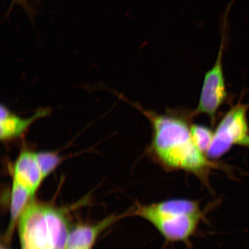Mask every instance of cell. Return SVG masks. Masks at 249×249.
Masks as SVG:
<instances>
[{
    "instance_id": "6da1fadb",
    "label": "cell",
    "mask_w": 249,
    "mask_h": 249,
    "mask_svg": "<svg viewBox=\"0 0 249 249\" xmlns=\"http://www.w3.org/2000/svg\"><path fill=\"white\" fill-rule=\"evenodd\" d=\"M132 105L151 124V141L146 149L148 157L165 171H185L210 188L212 171L225 168L210 160L195 144L191 133L192 111L170 110L160 114Z\"/></svg>"
},
{
    "instance_id": "7a4b0ae2",
    "label": "cell",
    "mask_w": 249,
    "mask_h": 249,
    "mask_svg": "<svg viewBox=\"0 0 249 249\" xmlns=\"http://www.w3.org/2000/svg\"><path fill=\"white\" fill-rule=\"evenodd\" d=\"M249 105L239 102L227 112L217 124L213 142L206 154L212 160H219L233 145L249 147L247 121Z\"/></svg>"
},
{
    "instance_id": "3957f363",
    "label": "cell",
    "mask_w": 249,
    "mask_h": 249,
    "mask_svg": "<svg viewBox=\"0 0 249 249\" xmlns=\"http://www.w3.org/2000/svg\"><path fill=\"white\" fill-rule=\"evenodd\" d=\"M226 25L225 22L223 27L222 38L216 61L213 68L205 74L198 105L192 111L194 117L201 114L209 117L213 125L216 123L217 112L227 96L223 65Z\"/></svg>"
},
{
    "instance_id": "277c9868",
    "label": "cell",
    "mask_w": 249,
    "mask_h": 249,
    "mask_svg": "<svg viewBox=\"0 0 249 249\" xmlns=\"http://www.w3.org/2000/svg\"><path fill=\"white\" fill-rule=\"evenodd\" d=\"M46 206L31 202L20 217L19 233L22 249L53 247L46 217Z\"/></svg>"
},
{
    "instance_id": "5b68a950",
    "label": "cell",
    "mask_w": 249,
    "mask_h": 249,
    "mask_svg": "<svg viewBox=\"0 0 249 249\" xmlns=\"http://www.w3.org/2000/svg\"><path fill=\"white\" fill-rule=\"evenodd\" d=\"M204 213L193 215L149 216L145 218L166 241L189 243L195 234Z\"/></svg>"
},
{
    "instance_id": "8992f818",
    "label": "cell",
    "mask_w": 249,
    "mask_h": 249,
    "mask_svg": "<svg viewBox=\"0 0 249 249\" xmlns=\"http://www.w3.org/2000/svg\"><path fill=\"white\" fill-rule=\"evenodd\" d=\"M14 181L30 192L33 196L46 176L40 164L38 152L24 149L18 155L12 167Z\"/></svg>"
},
{
    "instance_id": "52a82bcc",
    "label": "cell",
    "mask_w": 249,
    "mask_h": 249,
    "mask_svg": "<svg viewBox=\"0 0 249 249\" xmlns=\"http://www.w3.org/2000/svg\"><path fill=\"white\" fill-rule=\"evenodd\" d=\"M202 213L200 202L185 198L169 199L151 204H138L130 213L143 219L149 216L193 215Z\"/></svg>"
},
{
    "instance_id": "ba28073f",
    "label": "cell",
    "mask_w": 249,
    "mask_h": 249,
    "mask_svg": "<svg viewBox=\"0 0 249 249\" xmlns=\"http://www.w3.org/2000/svg\"><path fill=\"white\" fill-rule=\"evenodd\" d=\"M49 113L47 109L37 111L29 118H21L15 114L9 109L1 106L0 111V138L2 141L7 142L22 136L36 121L46 116Z\"/></svg>"
},
{
    "instance_id": "9c48e42d",
    "label": "cell",
    "mask_w": 249,
    "mask_h": 249,
    "mask_svg": "<svg viewBox=\"0 0 249 249\" xmlns=\"http://www.w3.org/2000/svg\"><path fill=\"white\" fill-rule=\"evenodd\" d=\"M115 217L107 218L94 226H79L70 232L67 248L90 249L99 233L114 222Z\"/></svg>"
},
{
    "instance_id": "30bf717a",
    "label": "cell",
    "mask_w": 249,
    "mask_h": 249,
    "mask_svg": "<svg viewBox=\"0 0 249 249\" xmlns=\"http://www.w3.org/2000/svg\"><path fill=\"white\" fill-rule=\"evenodd\" d=\"M45 213L52 247L57 249H66L70 232L63 213L47 206Z\"/></svg>"
},
{
    "instance_id": "8fae6325",
    "label": "cell",
    "mask_w": 249,
    "mask_h": 249,
    "mask_svg": "<svg viewBox=\"0 0 249 249\" xmlns=\"http://www.w3.org/2000/svg\"><path fill=\"white\" fill-rule=\"evenodd\" d=\"M32 197L30 192L17 182L12 183L11 204V223L8 234L13 230L18 217H20L27 206L29 198Z\"/></svg>"
},
{
    "instance_id": "7c38bea8",
    "label": "cell",
    "mask_w": 249,
    "mask_h": 249,
    "mask_svg": "<svg viewBox=\"0 0 249 249\" xmlns=\"http://www.w3.org/2000/svg\"><path fill=\"white\" fill-rule=\"evenodd\" d=\"M191 133L196 147L206 155L213 142L214 131L202 124H192Z\"/></svg>"
},
{
    "instance_id": "4fadbf2b",
    "label": "cell",
    "mask_w": 249,
    "mask_h": 249,
    "mask_svg": "<svg viewBox=\"0 0 249 249\" xmlns=\"http://www.w3.org/2000/svg\"><path fill=\"white\" fill-rule=\"evenodd\" d=\"M16 5L20 6V7L22 8L23 10L29 15L31 19L33 18L34 16L36 14V12L32 7V6L30 4L29 0H11L7 13L5 14V18H7L9 17V15L11 13L12 9H13Z\"/></svg>"
},
{
    "instance_id": "5bb4252c",
    "label": "cell",
    "mask_w": 249,
    "mask_h": 249,
    "mask_svg": "<svg viewBox=\"0 0 249 249\" xmlns=\"http://www.w3.org/2000/svg\"><path fill=\"white\" fill-rule=\"evenodd\" d=\"M46 249H57L54 248L53 247H49L48 248H46Z\"/></svg>"
},
{
    "instance_id": "9a60e30c",
    "label": "cell",
    "mask_w": 249,
    "mask_h": 249,
    "mask_svg": "<svg viewBox=\"0 0 249 249\" xmlns=\"http://www.w3.org/2000/svg\"><path fill=\"white\" fill-rule=\"evenodd\" d=\"M1 249H7L5 247H3L2 246H1Z\"/></svg>"
},
{
    "instance_id": "2e32d148",
    "label": "cell",
    "mask_w": 249,
    "mask_h": 249,
    "mask_svg": "<svg viewBox=\"0 0 249 249\" xmlns=\"http://www.w3.org/2000/svg\"><path fill=\"white\" fill-rule=\"evenodd\" d=\"M66 249H73V248H66Z\"/></svg>"
}]
</instances>
